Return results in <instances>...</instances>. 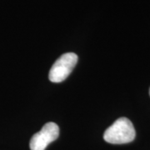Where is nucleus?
I'll return each mask as SVG.
<instances>
[{
  "instance_id": "obj_4",
  "label": "nucleus",
  "mask_w": 150,
  "mask_h": 150,
  "mask_svg": "<svg viewBox=\"0 0 150 150\" xmlns=\"http://www.w3.org/2000/svg\"><path fill=\"white\" fill-rule=\"evenodd\" d=\"M149 94H150V89H149Z\"/></svg>"
},
{
  "instance_id": "obj_3",
  "label": "nucleus",
  "mask_w": 150,
  "mask_h": 150,
  "mask_svg": "<svg viewBox=\"0 0 150 150\" xmlns=\"http://www.w3.org/2000/svg\"><path fill=\"white\" fill-rule=\"evenodd\" d=\"M59 128L58 124L49 122L43 125L42 129L33 134L30 140L31 150H45L49 144L59 138Z\"/></svg>"
},
{
  "instance_id": "obj_2",
  "label": "nucleus",
  "mask_w": 150,
  "mask_h": 150,
  "mask_svg": "<svg viewBox=\"0 0 150 150\" xmlns=\"http://www.w3.org/2000/svg\"><path fill=\"white\" fill-rule=\"evenodd\" d=\"M78 62L74 53H66L55 61L48 74L49 80L53 83H61L65 80L74 70Z\"/></svg>"
},
{
  "instance_id": "obj_1",
  "label": "nucleus",
  "mask_w": 150,
  "mask_h": 150,
  "mask_svg": "<svg viewBox=\"0 0 150 150\" xmlns=\"http://www.w3.org/2000/svg\"><path fill=\"white\" fill-rule=\"evenodd\" d=\"M136 132L132 122L127 118L117 119L103 134L104 140L112 144H124L134 141Z\"/></svg>"
}]
</instances>
